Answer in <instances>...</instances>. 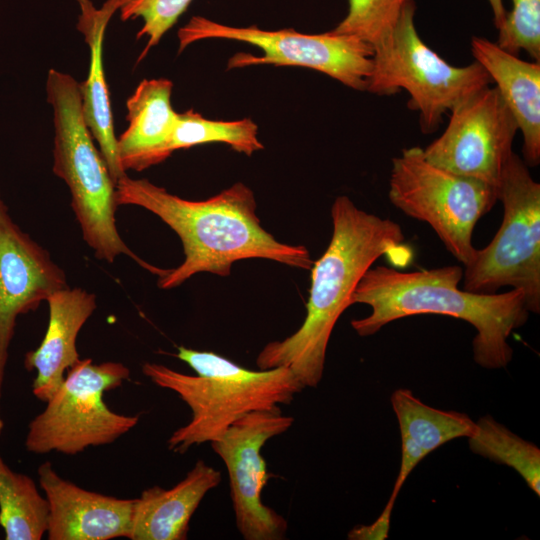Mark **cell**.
Returning a JSON list of instances; mask_svg holds the SVG:
<instances>
[{
  "label": "cell",
  "mask_w": 540,
  "mask_h": 540,
  "mask_svg": "<svg viewBox=\"0 0 540 540\" xmlns=\"http://www.w3.org/2000/svg\"><path fill=\"white\" fill-rule=\"evenodd\" d=\"M471 52L496 83L523 136L527 166L540 162V61H525L486 38L473 36Z\"/></svg>",
  "instance_id": "2e32d148"
},
{
  "label": "cell",
  "mask_w": 540,
  "mask_h": 540,
  "mask_svg": "<svg viewBox=\"0 0 540 540\" xmlns=\"http://www.w3.org/2000/svg\"><path fill=\"white\" fill-rule=\"evenodd\" d=\"M332 236L311 267L306 316L293 334L266 344L256 358L259 369L287 367L304 388L322 379L332 331L364 273L384 254L399 250L405 238L395 221L359 209L347 196L331 207Z\"/></svg>",
  "instance_id": "7a4b0ae2"
},
{
  "label": "cell",
  "mask_w": 540,
  "mask_h": 540,
  "mask_svg": "<svg viewBox=\"0 0 540 540\" xmlns=\"http://www.w3.org/2000/svg\"><path fill=\"white\" fill-rule=\"evenodd\" d=\"M128 367L120 362L94 364L80 359L69 370L46 408L28 425L27 451H52L75 455L89 447L107 445L134 428L139 417L113 412L103 395L129 379Z\"/></svg>",
  "instance_id": "9c48e42d"
},
{
  "label": "cell",
  "mask_w": 540,
  "mask_h": 540,
  "mask_svg": "<svg viewBox=\"0 0 540 540\" xmlns=\"http://www.w3.org/2000/svg\"><path fill=\"white\" fill-rule=\"evenodd\" d=\"M294 418L282 414L280 407L250 412L236 420L217 440L213 451L224 462L230 485V497L236 527L246 540L285 538L287 520L262 501L269 478L261 454L265 443L285 433Z\"/></svg>",
  "instance_id": "7c38bea8"
},
{
  "label": "cell",
  "mask_w": 540,
  "mask_h": 540,
  "mask_svg": "<svg viewBox=\"0 0 540 540\" xmlns=\"http://www.w3.org/2000/svg\"><path fill=\"white\" fill-rule=\"evenodd\" d=\"M192 0H125L120 7L123 21L141 18L143 26L137 38L146 37L147 44L139 56L143 59L148 51L159 43L162 36L177 22Z\"/></svg>",
  "instance_id": "484cf974"
},
{
  "label": "cell",
  "mask_w": 540,
  "mask_h": 540,
  "mask_svg": "<svg viewBox=\"0 0 540 540\" xmlns=\"http://www.w3.org/2000/svg\"><path fill=\"white\" fill-rule=\"evenodd\" d=\"M415 2L404 7L393 29L373 46V67L366 91L410 95L408 106L419 112L423 133L434 132L443 116L464 99L489 86L492 79L476 61L464 67L446 62L420 38Z\"/></svg>",
  "instance_id": "8992f818"
},
{
  "label": "cell",
  "mask_w": 540,
  "mask_h": 540,
  "mask_svg": "<svg viewBox=\"0 0 540 540\" xmlns=\"http://www.w3.org/2000/svg\"><path fill=\"white\" fill-rule=\"evenodd\" d=\"M49 320L40 345L25 354L24 366L35 371L33 395L46 402L58 390L68 371L80 360L77 337L96 309V296L83 288L69 286L47 298Z\"/></svg>",
  "instance_id": "9a60e30c"
},
{
  "label": "cell",
  "mask_w": 540,
  "mask_h": 540,
  "mask_svg": "<svg viewBox=\"0 0 540 540\" xmlns=\"http://www.w3.org/2000/svg\"><path fill=\"white\" fill-rule=\"evenodd\" d=\"M503 219L491 242L464 266V290L496 293L503 286L524 293L529 312H540V184L512 152L498 187Z\"/></svg>",
  "instance_id": "52a82bcc"
},
{
  "label": "cell",
  "mask_w": 540,
  "mask_h": 540,
  "mask_svg": "<svg viewBox=\"0 0 540 540\" xmlns=\"http://www.w3.org/2000/svg\"><path fill=\"white\" fill-rule=\"evenodd\" d=\"M497 44L518 55L524 50L540 61V0H512V9L497 29Z\"/></svg>",
  "instance_id": "d4e9b609"
},
{
  "label": "cell",
  "mask_w": 540,
  "mask_h": 540,
  "mask_svg": "<svg viewBox=\"0 0 540 540\" xmlns=\"http://www.w3.org/2000/svg\"><path fill=\"white\" fill-rule=\"evenodd\" d=\"M196 375L147 362L142 372L155 385L175 392L191 410L190 421L175 430L168 449L179 454L219 439L244 415L289 404L304 387L287 367L250 370L212 351L179 346L175 355Z\"/></svg>",
  "instance_id": "277c9868"
},
{
  "label": "cell",
  "mask_w": 540,
  "mask_h": 540,
  "mask_svg": "<svg viewBox=\"0 0 540 540\" xmlns=\"http://www.w3.org/2000/svg\"><path fill=\"white\" fill-rule=\"evenodd\" d=\"M203 39L239 41L262 50V56L235 54L228 61V69L265 64L298 66L324 73L358 91H366L373 67V47L370 44L332 30L322 34H305L294 29L233 27L202 16H193L178 31L179 52Z\"/></svg>",
  "instance_id": "30bf717a"
},
{
  "label": "cell",
  "mask_w": 540,
  "mask_h": 540,
  "mask_svg": "<svg viewBox=\"0 0 540 540\" xmlns=\"http://www.w3.org/2000/svg\"><path fill=\"white\" fill-rule=\"evenodd\" d=\"M442 135L423 149L432 164L498 188L517 123L496 87L486 86L451 111Z\"/></svg>",
  "instance_id": "8fae6325"
},
{
  "label": "cell",
  "mask_w": 540,
  "mask_h": 540,
  "mask_svg": "<svg viewBox=\"0 0 540 540\" xmlns=\"http://www.w3.org/2000/svg\"><path fill=\"white\" fill-rule=\"evenodd\" d=\"M468 437L470 450L497 464L515 470L528 487L540 495V449L532 442L513 433L492 416L485 415L475 422Z\"/></svg>",
  "instance_id": "7402d4cb"
},
{
  "label": "cell",
  "mask_w": 540,
  "mask_h": 540,
  "mask_svg": "<svg viewBox=\"0 0 540 540\" xmlns=\"http://www.w3.org/2000/svg\"><path fill=\"white\" fill-rule=\"evenodd\" d=\"M395 501L389 499L380 516L369 525H359L350 530L351 540H383L388 536L390 519Z\"/></svg>",
  "instance_id": "4316f807"
},
{
  "label": "cell",
  "mask_w": 540,
  "mask_h": 540,
  "mask_svg": "<svg viewBox=\"0 0 540 540\" xmlns=\"http://www.w3.org/2000/svg\"><path fill=\"white\" fill-rule=\"evenodd\" d=\"M463 268L458 265L401 271L370 267L358 282L351 304H366L371 313L351 321L362 337L377 333L388 323L418 314H440L471 324L474 361L486 369L505 368L513 357L508 343L512 332L528 320L524 293L480 294L459 289Z\"/></svg>",
  "instance_id": "3957f363"
},
{
  "label": "cell",
  "mask_w": 540,
  "mask_h": 540,
  "mask_svg": "<svg viewBox=\"0 0 540 540\" xmlns=\"http://www.w3.org/2000/svg\"><path fill=\"white\" fill-rule=\"evenodd\" d=\"M401 436L399 472L389 499L395 501L406 479L432 451L457 438H468L475 421L467 414L429 406L411 390L400 388L391 395Z\"/></svg>",
  "instance_id": "ffe728a7"
},
{
  "label": "cell",
  "mask_w": 540,
  "mask_h": 540,
  "mask_svg": "<svg viewBox=\"0 0 540 540\" xmlns=\"http://www.w3.org/2000/svg\"><path fill=\"white\" fill-rule=\"evenodd\" d=\"M67 286L64 271L13 221L0 194V434L2 389L17 318Z\"/></svg>",
  "instance_id": "4fadbf2b"
},
{
  "label": "cell",
  "mask_w": 540,
  "mask_h": 540,
  "mask_svg": "<svg viewBox=\"0 0 540 540\" xmlns=\"http://www.w3.org/2000/svg\"><path fill=\"white\" fill-rule=\"evenodd\" d=\"M490 4V7L492 9L493 13V21L496 29L500 27L502 24L505 15H506V9L503 4V0H487Z\"/></svg>",
  "instance_id": "83f0119b"
},
{
  "label": "cell",
  "mask_w": 540,
  "mask_h": 540,
  "mask_svg": "<svg viewBox=\"0 0 540 540\" xmlns=\"http://www.w3.org/2000/svg\"><path fill=\"white\" fill-rule=\"evenodd\" d=\"M215 142L225 143L247 156L264 148L258 139V127L250 118L235 121L210 120L192 109L178 114L170 144L172 153Z\"/></svg>",
  "instance_id": "603a6c76"
},
{
  "label": "cell",
  "mask_w": 540,
  "mask_h": 540,
  "mask_svg": "<svg viewBox=\"0 0 540 540\" xmlns=\"http://www.w3.org/2000/svg\"><path fill=\"white\" fill-rule=\"evenodd\" d=\"M415 0H348V12L332 29L355 36L372 47L395 26L406 5Z\"/></svg>",
  "instance_id": "cb8c5ba5"
},
{
  "label": "cell",
  "mask_w": 540,
  "mask_h": 540,
  "mask_svg": "<svg viewBox=\"0 0 540 540\" xmlns=\"http://www.w3.org/2000/svg\"><path fill=\"white\" fill-rule=\"evenodd\" d=\"M46 92L55 130L53 172L70 190L83 240L98 259L112 263L116 257L127 255L159 276L163 269L134 254L118 232L116 183L85 122L80 83L69 74L50 69Z\"/></svg>",
  "instance_id": "5b68a950"
},
{
  "label": "cell",
  "mask_w": 540,
  "mask_h": 540,
  "mask_svg": "<svg viewBox=\"0 0 540 540\" xmlns=\"http://www.w3.org/2000/svg\"><path fill=\"white\" fill-rule=\"evenodd\" d=\"M115 188L118 206L134 205L150 211L182 242L184 261L158 276L161 289L176 288L202 272L229 276L233 264L243 259H268L304 270L313 265L305 246L282 243L262 227L254 193L244 183L237 182L198 201L127 175L116 182Z\"/></svg>",
  "instance_id": "6da1fadb"
},
{
  "label": "cell",
  "mask_w": 540,
  "mask_h": 540,
  "mask_svg": "<svg viewBox=\"0 0 540 540\" xmlns=\"http://www.w3.org/2000/svg\"><path fill=\"white\" fill-rule=\"evenodd\" d=\"M39 484L49 504V540L130 538L135 499L86 490L62 478L49 461L38 467Z\"/></svg>",
  "instance_id": "5bb4252c"
},
{
  "label": "cell",
  "mask_w": 540,
  "mask_h": 540,
  "mask_svg": "<svg viewBox=\"0 0 540 540\" xmlns=\"http://www.w3.org/2000/svg\"><path fill=\"white\" fill-rule=\"evenodd\" d=\"M221 473L198 460L175 486H153L135 499L131 540L187 539L192 515L205 495L216 488Z\"/></svg>",
  "instance_id": "ac0fdd59"
},
{
  "label": "cell",
  "mask_w": 540,
  "mask_h": 540,
  "mask_svg": "<svg viewBox=\"0 0 540 540\" xmlns=\"http://www.w3.org/2000/svg\"><path fill=\"white\" fill-rule=\"evenodd\" d=\"M173 83L144 79L128 98L127 129L117 139L122 168L141 171L166 160L178 114L171 105Z\"/></svg>",
  "instance_id": "e0dca14e"
},
{
  "label": "cell",
  "mask_w": 540,
  "mask_h": 540,
  "mask_svg": "<svg viewBox=\"0 0 540 540\" xmlns=\"http://www.w3.org/2000/svg\"><path fill=\"white\" fill-rule=\"evenodd\" d=\"M388 196L405 215L429 224L465 266L477 251L475 225L498 201V188L440 168L414 146L392 159Z\"/></svg>",
  "instance_id": "ba28073f"
},
{
  "label": "cell",
  "mask_w": 540,
  "mask_h": 540,
  "mask_svg": "<svg viewBox=\"0 0 540 540\" xmlns=\"http://www.w3.org/2000/svg\"><path fill=\"white\" fill-rule=\"evenodd\" d=\"M48 518V501L33 479L9 468L0 454V526L5 539L40 540Z\"/></svg>",
  "instance_id": "44dd1931"
},
{
  "label": "cell",
  "mask_w": 540,
  "mask_h": 540,
  "mask_svg": "<svg viewBox=\"0 0 540 540\" xmlns=\"http://www.w3.org/2000/svg\"><path fill=\"white\" fill-rule=\"evenodd\" d=\"M81 14L77 29L83 34L90 50L87 79L81 85L82 112L85 122L96 140L115 183L126 176L117 152L109 90L103 66V40L106 27L125 0H107L97 9L90 0H77Z\"/></svg>",
  "instance_id": "d6986e66"
}]
</instances>
